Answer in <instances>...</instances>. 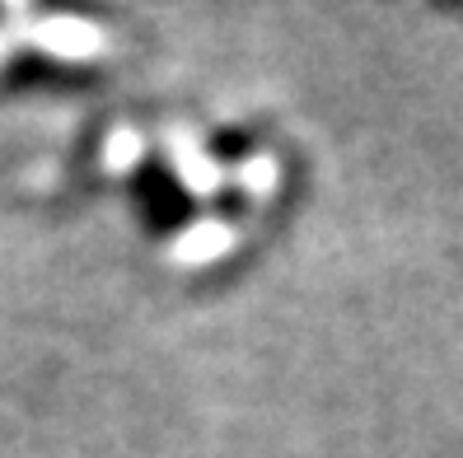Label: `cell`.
Instances as JSON below:
<instances>
[{"instance_id":"cell-1","label":"cell","mask_w":463,"mask_h":458,"mask_svg":"<svg viewBox=\"0 0 463 458\" xmlns=\"http://www.w3.org/2000/svg\"><path fill=\"white\" fill-rule=\"evenodd\" d=\"M33 42L57 51V57H94L99 51V33L80 19H43L33 29Z\"/></svg>"},{"instance_id":"cell-2","label":"cell","mask_w":463,"mask_h":458,"mask_svg":"<svg viewBox=\"0 0 463 458\" xmlns=\"http://www.w3.org/2000/svg\"><path fill=\"white\" fill-rule=\"evenodd\" d=\"M225 244H230V234L221 229V225H197L193 234H183V244H178V257H187V262H206V257H215V253H225Z\"/></svg>"},{"instance_id":"cell-3","label":"cell","mask_w":463,"mask_h":458,"mask_svg":"<svg viewBox=\"0 0 463 458\" xmlns=\"http://www.w3.org/2000/svg\"><path fill=\"white\" fill-rule=\"evenodd\" d=\"M136 154H141V141H136L131 131H118V136L108 141V150H103V164L108 169H131Z\"/></svg>"},{"instance_id":"cell-4","label":"cell","mask_w":463,"mask_h":458,"mask_svg":"<svg viewBox=\"0 0 463 458\" xmlns=\"http://www.w3.org/2000/svg\"><path fill=\"white\" fill-rule=\"evenodd\" d=\"M178 169H183L187 178H193L197 192H211V187H215V169L206 164V159H202L197 150H178Z\"/></svg>"},{"instance_id":"cell-5","label":"cell","mask_w":463,"mask_h":458,"mask_svg":"<svg viewBox=\"0 0 463 458\" xmlns=\"http://www.w3.org/2000/svg\"><path fill=\"white\" fill-rule=\"evenodd\" d=\"M267 173H271L267 164H249V169H243V182H249L253 192H258V182H267Z\"/></svg>"}]
</instances>
